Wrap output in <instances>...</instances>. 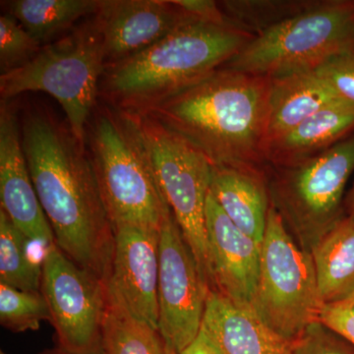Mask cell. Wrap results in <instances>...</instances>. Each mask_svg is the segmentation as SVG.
Returning a JSON list of instances; mask_svg holds the SVG:
<instances>
[{"label": "cell", "instance_id": "cell-1", "mask_svg": "<svg viewBox=\"0 0 354 354\" xmlns=\"http://www.w3.org/2000/svg\"><path fill=\"white\" fill-rule=\"evenodd\" d=\"M21 139L55 243L70 260L108 285L114 232L86 144L68 124L44 109L25 113Z\"/></svg>", "mask_w": 354, "mask_h": 354}, {"label": "cell", "instance_id": "cell-2", "mask_svg": "<svg viewBox=\"0 0 354 354\" xmlns=\"http://www.w3.org/2000/svg\"><path fill=\"white\" fill-rule=\"evenodd\" d=\"M271 88L269 77L223 66L144 115L189 142L212 165L261 169Z\"/></svg>", "mask_w": 354, "mask_h": 354}, {"label": "cell", "instance_id": "cell-3", "mask_svg": "<svg viewBox=\"0 0 354 354\" xmlns=\"http://www.w3.org/2000/svg\"><path fill=\"white\" fill-rule=\"evenodd\" d=\"M253 38L232 25L190 23L146 50L106 65L99 97L123 113L144 115L215 73Z\"/></svg>", "mask_w": 354, "mask_h": 354}, {"label": "cell", "instance_id": "cell-4", "mask_svg": "<svg viewBox=\"0 0 354 354\" xmlns=\"http://www.w3.org/2000/svg\"><path fill=\"white\" fill-rule=\"evenodd\" d=\"M86 147L113 227L160 230L169 207L136 116L106 104L95 106L86 129Z\"/></svg>", "mask_w": 354, "mask_h": 354}, {"label": "cell", "instance_id": "cell-5", "mask_svg": "<svg viewBox=\"0 0 354 354\" xmlns=\"http://www.w3.org/2000/svg\"><path fill=\"white\" fill-rule=\"evenodd\" d=\"M106 66L104 38L94 15L66 36L44 46L23 66L1 74L0 97L11 101L27 92L50 95L64 109L74 136L86 144V129L97 106Z\"/></svg>", "mask_w": 354, "mask_h": 354}, {"label": "cell", "instance_id": "cell-6", "mask_svg": "<svg viewBox=\"0 0 354 354\" xmlns=\"http://www.w3.org/2000/svg\"><path fill=\"white\" fill-rule=\"evenodd\" d=\"M353 46L354 2L315 1L304 12L255 35L225 66L281 78L314 71Z\"/></svg>", "mask_w": 354, "mask_h": 354}, {"label": "cell", "instance_id": "cell-7", "mask_svg": "<svg viewBox=\"0 0 354 354\" xmlns=\"http://www.w3.org/2000/svg\"><path fill=\"white\" fill-rule=\"evenodd\" d=\"M250 306L266 325L290 341L318 322L324 306L311 253L295 242L272 204L261 245L259 281Z\"/></svg>", "mask_w": 354, "mask_h": 354}, {"label": "cell", "instance_id": "cell-8", "mask_svg": "<svg viewBox=\"0 0 354 354\" xmlns=\"http://www.w3.org/2000/svg\"><path fill=\"white\" fill-rule=\"evenodd\" d=\"M353 171L354 132L313 157L276 167L271 204L304 250L344 218L342 197Z\"/></svg>", "mask_w": 354, "mask_h": 354}, {"label": "cell", "instance_id": "cell-9", "mask_svg": "<svg viewBox=\"0 0 354 354\" xmlns=\"http://www.w3.org/2000/svg\"><path fill=\"white\" fill-rule=\"evenodd\" d=\"M143 133L165 202L211 290L206 205L212 165L198 149L148 115H134Z\"/></svg>", "mask_w": 354, "mask_h": 354}, {"label": "cell", "instance_id": "cell-10", "mask_svg": "<svg viewBox=\"0 0 354 354\" xmlns=\"http://www.w3.org/2000/svg\"><path fill=\"white\" fill-rule=\"evenodd\" d=\"M41 292L50 308L57 348L69 354H102L106 283L53 243L41 262Z\"/></svg>", "mask_w": 354, "mask_h": 354}, {"label": "cell", "instance_id": "cell-11", "mask_svg": "<svg viewBox=\"0 0 354 354\" xmlns=\"http://www.w3.org/2000/svg\"><path fill=\"white\" fill-rule=\"evenodd\" d=\"M209 288L171 213L165 214L158 246V330L180 354L201 330Z\"/></svg>", "mask_w": 354, "mask_h": 354}, {"label": "cell", "instance_id": "cell-12", "mask_svg": "<svg viewBox=\"0 0 354 354\" xmlns=\"http://www.w3.org/2000/svg\"><path fill=\"white\" fill-rule=\"evenodd\" d=\"M95 16L106 65L132 57L183 26L201 21L176 0H100Z\"/></svg>", "mask_w": 354, "mask_h": 354}, {"label": "cell", "instance_id": "cell-13", "mask_svg": "<svg viewBox=\"0 0 354 354\" xmlns=\"http://www.w3.org/2000/svg\"><path fill=\"white\" fill-rule=\"evenodd\" d=\"M113 232L109 290L133 316L158 329L160 230L118 225Z\"/></svg>", "mask_w": 354, "mask_h": 354}, {"label": "cell", "instance_id": "cell-14", "mask_svg": "<svg viewBox=\"0 0 354 354\" xmlns=\"http://www.w3.org/2000/svg\"><path fill=\"white\" fill-rule=\"evenodd\" d=\"M211 290L232 302L251 305L260 276L261 244L225 215L209 192L206 205Z\"/></svg>", "mask_w": 354, "mask_h": 354}, {"label": "cell", "instance_id": "cell-15", "mask_svg": "<svg viewBox=\"0 0 354 354\" xmlns=\"http://www.w3.org/2000/svg\"><path fill=\"white\" fill-rule=\"evenodd\" d=\"M17 113L11 101L0 104V200L7 214L31 241L50 246L53 230L39 204L23 150Z\"/></svg>", "mask_w": 354, "mask_h": 354}, {"label": "cell", "instance_id": "cell-16", "mask_svg": "<svg viewBox=\"0 0 354 354\" xmlns=\"http://www.w3.org/2000/svg\"><path fill=\"white\" fill-rule=\"evenodd\" d=\"M225 354H291L290 341L266 325L250 305L234 304L209 290L202 322Z\"/></svg>", "mask_w": 354, "mask_h": 354}, {"label": "cell", "instance_id": "cell-17", "mask_svg": "<svg viewBox=\"0 0 354 354\" xmlns=\"http://www.w3.org/2000/svg\"><path fill=\"white\" fill-rule=\"evenodd\" d=\"M209 192L230 220L262 245L271 198L261 169L212 165Z\"/></svg>", "mask_w": 354, "mask_h": 354}, {"label": "cell", "instance_id": "cell-18", "mask_svg": "<svg viewBox=\"0 0 354 354\" xmlns=\"http://www.w3.org/2000/svg\"><path fill=\"white\" fill-rule=\"evenodd\" d=\"M353 130L354 104L337 100L272 142L267 162L274 167L295 164L327 150Z\"/></svg>", "mask_w": 354, "mask_h": 354}, {"label": "cell", "instance_id": "cell-19", "mask_svg": "<svg viewBox=\"0 0 354 354\" xmlns=\"http://www.w3.org/2000/svg\"><path fill=\"white\" fill-rule=\"evenodd\" d=\"M337 100L341 99L315 70L272 79L268 148Z\"/></svg>", "mask_w": 354, "mask_h": 354}, {"label": "cell", "instance_id": "cell-20", "mask_svg": "<svg viewBox=\"0 0 354 354\" xmlns=\"http://www.w3.org/2000/svg\"><path fill=\"white\" fill-rule=\"evenodd\" d=\"M324 304L354 293V215L344 216L310 251Z\"/></svg>", "mask_w": 354, "mask_h": 354}, {"label": "cell", "instance_id": "cell-21", "mask_svg": "<svg viewBox=\"0 0 354 354\" xmlns=\"http://www.w3.org/2000/svg\"><path fill=\"white\" fill-rule=\"evenodd\" d=\"M100 0H12L2 1L12 16L41 44L68 32L77 21L95 15Z\"/></svg>", "mask_w": 354, "mask_h": 354}, {"label": "cell", "instance_id": "cell-22", "mask_svg": "<svg viewBox=\"0 0 354 354\" xmlns=\"http://www.w3.org/2000/svg\"><path fill=\"white\" fill-rule=\"evenodd\" d=\"M102 354L178 353L160 330L133 316L108 288Z\"/></svg>", "mask_w": 354, "mask_h": 354}, {"label": "cell", "instance_id": "cell-23", "mask_svg": "<svg viewBox=\"0 0 354 354\" xmlns=\"http://www.w3.org/2000/svg\"><path fill=\"white\" fill-rule=\"evenodd\" d=\"M29 239L0 209V283L24 291H41V265L29 253Z\"/></svg>", "mask_w": 354, "mask_h": 354}, {"label": "cell", "instance_id": "cell-24", "mask_svg": "<svg viewBox=\"0 0 354 354\" xmlns=\"http://www.w3.org/2000/svg\"><path fill=\"white\" fill-rule=\"evenodd\" d=\"M315 1H221V10L234 27L254 36L281 21L297 15Z\"/></svg>", "mask_w": 354, "mask_h": 354}, {"label": "cell", "instance_id": "cell-25", "mask_svg": "<svg viewBox=\"0 0 354 354\" xmlns=\"http://www.w3.org/2000/svg\"><path fill=\"white\" fill-rule=\"evenodd\" d=\"M50 321L48 305L41 291H24L0 283V324L13 333L38 330Z\"/></svg>", "mask_w": 354, "mask_h": 354}, {"label": "cell", "instance_id": "cell-26", "mask_svg": "<svg viewBox=\"0 0 354 354\" xmlns=\"http://www.w3.org/2000/svg\"><path fill=\"white\" fill-rule=\"evenodd\" d=\"M27 30L4 14L0 17V69L1 74L12 71L32 59L43 48Z\"/></svg>", "mask_w": 354, "mask_h": 354}, {"label": "cell", "instance_id": "cell-27", "mask_svg": "<svg viewBox=\"0 0 354 354\" xmlns=\"http://www.w3.org/2000/svg\"><path fill=\"white\" fill-rule=\"evenodd\" d=\"M315 72L339 99L354 104V46L333 55Z\"/></svg>", "mask_w": 354, "mask_h": 354}, {"label": "cell", "instance_id": "cell-28", "mask_svg": "<svg viewBox=\"0 0 354 354\" xmlns=\"http://www.w3.org/2000/svg\"><path fill=\"white\" fill-rule=\"evenodd\" d=\"M291 354H354V346L318 321L298 337Z\"/></svg>", "mask_w": 354, "mask_h": 354}, {"label": "cell", "instance_id": "cell-29", "mask_svg": "<svg viewBox=\"0 0 354 354\" xmlns=\"http://www.w3.org/2000/svg\"><path fill=\"white\" fill-rule=\"evenodd\" d=\"M319 321L354 346V293L339 301L324 304Z\"/></svg>", "mask_w": 354, "mask_h": 354}, {"label": "cell", "instance_id": "cell-30", "mask_svg": "<svg viewBox=\"0 0 354 354\" xmlns=\"http://www.w3.org/2000/svg\"><path fill=\"white\" fill-rule=\"evenodd\" d=\"M184 10L198 19L218 25H232L221 10L218 2L212 0H176Z\"/></svg>", "mask_w": 354, "mask_h": 354}, {"label": "cell", "instance_id": "cell-31", "mask_svg": "<svg viewBox=\"0 0 354 354\" xmlns=\"http://www.w3.org/2000/svg\"><path fill=\"white\" fill-rule=\"evenodd\" d=\"M180 354H225L208 330L201 327L199 334Z\"/></svg>", "mask_w": 354, "mask_h": 354}, {"label": "cell", "instance_id": "cell-32", "mask_svg": "<svg viewBox=\"0 0 354 354\" xmlns=\"http://www.w3.org/2000/svg\"><path fill=\"white\" fill-rule=\"evenodd\" d=\"M348 206L349 215H354V187L353 192H351V198H349Z\"/></svg>", "mask_w": 354, "mask_h": 354}, {"label": "cell", "instance_id": "cell-33", "mask_svg": "<svg viewBox=\"0 0 354 354\" xmlns=\"http://www.w3.org/2000/svg\"><path fill=\"white\" fill-rule=\"evenodd\" d=\"M41 354H69L67 353H64V351L59 349L58 348L53 349H48V351H44Z\"/></svg>", "mask_w": 354, "mask_h": 354}, {"label": "cell", "instance_id": "cell-34", "mask_svg": "<svg viewBox=\"0 0 354 354\" xmlns=\"http://www.w3.org/2000/svg\"><path fill=\"white\" fill-rule=\"evenodd\" d=\"M0 354H6V353H4V351H1V353H0Z\"/></svg>", "mask_w": 354, "mask_h": 354}]
</instances>
